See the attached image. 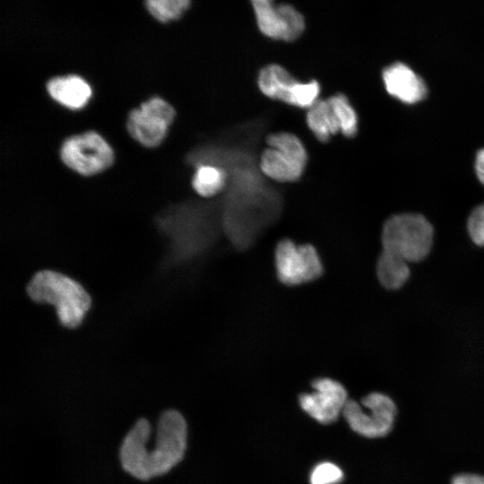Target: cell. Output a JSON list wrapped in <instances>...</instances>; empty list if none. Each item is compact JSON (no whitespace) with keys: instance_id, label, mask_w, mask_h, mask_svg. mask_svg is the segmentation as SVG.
I'll list each match as a JSON object with an SVG mask.
<instances>
[{"instance_id":"cell-1","label":"cell","mask_w":484,"mask_h":484,"mask_svg":"<svg viewBox=\"0 0 484 484\" xmlns=\"http://www.w3.org/2000/svg\"><path fill=\"white\" fill-rule=\"evenodd\" d=\"M146 419L138 420L125 436L120 449L123 468L140 480L168 472L182 459L186 447V423L176 411L164 412L157 425L151 446L144 444Z\"/></svg>"},{"instance_id":"cell-2","label":"cell","mask_w":484,"mask_h":484,"mask_svg":"<svg viewBox=\"0 0 484 484\" xmlns=\"http://www.w3.org/2000/svg\"><path fill=\"white\" fill-rule=\"evenodd\" d=\"M27 290L35 302L54 306L59 322L67 328L77 327L91 305V297L79 282L50 270L37 272Z\"/></svg>"},{"instance_id":"cell-3","label":"cell","mask_w":484,"mask_h":484,"mask_svg":"<svg viewBox=\"0 0 484 484\" xmlns=\"http://www.w3.org/2000/svg\"><path fill=\"white\" fill-rule=\"evenodd\" d=\"M434 229L421 214L399 213L383 225L382 251L394 255L407 263L423 260L430 252Z\"/></svg>"},{"instance_id":"cell-4","label":"cell","mask_w":484,"mask_h":484,"mask_svg":"<svg viewBox=\"0 0 484 484\" xmlns=\"http://www.w3.org/2000/svg\"><path fill=\"white\" fill-rule=\"evenodd\" d=\"M396 414L394 402L381 393L367 394L361 399L360 403L349 400L342 411L350 428L368 438L388 435L393 428Z\"/></svg>"},{"instance_id":"cell-5","label":"cell","mask_w":484,"mask_h":484,"mask_svg":"<svg viewBox=\"0 0 484 484\" xmlns=\"http://www.w3.org/2000/svg\"><path fill=\"white\" fill-rule=\"evenodd\" d=\"M257 85L265 97L299 108L308 109L320 99L321 86L316 80L299 82L277 64L259 71Z\"/></svg>"},{"instance_id":"cell-6","label":"cell","mask_w":484,"mask_h":484,"mask_svg":"<svg viewBox=\"0 0 484 484\" xmlns=\"http://www.w3.org/2000/svg\"><path fill=\"white\" fill-rule=\"evenodd\" d=\"M60 158L72 170L92 176L112 164L114 153L102 136L88 131L67 138L60 148Z\"/></svg>"},{"instance_id":"cell-7","label":"cell","mask_w":484,"mask_h":484,"mask_svg":"<svg viewBox=\"0 0 484 484\" xmlns=\"http://www.w3.org/2000/svg\"><path fill=\"white\" fill-rule=\"evenodd\" d=\"M175 116V109L169 103L161 98L154 97L129 113L127 130L142 145L155 147L164 139Z\"/></svg>"},{"instance_id":"cell-8","label":"cell","mask_w":484,"mask_h":484,"mask_svg":"<svg viewBox=\"0 0 484 484\" xmlns=\"http://www.w3.org/2000/svg\"><path fill=\"white\" fill-rule=\"evenodd\" d=\"M275 266L279 280L286 285H298L317 279L323 266L311 245H298L281 240L275 249Z\"/></svg>"},{"instance_id":"cell-9","label":"cell","mask_w":484,"mask_h":484,"mask_svg":"<svg viewBox=\"0 0 484 484\" xmlns=\"http://www.w3.org/2000/svg\"><path fill=\"white\" fill-rule=\"evenodd\" d=\"M251 4L258 29L267 38L291 42L304 32L305 19L294 6L270 0H254Z\"/></svg>"},{"instance_id":"cell-10","label":"cell","mask_w":484,"mask_h":484,"mask_svg":"<svg viewBox=\"0 0 484 484\" xmlns=\"http://www.w3.org/2000/svg\"><path fill=\"white\" fill-rule=\"evenodd\" d=\"M312 387L314 392L299 396L303 411L322 424L335 421L349 401L344 386L331 378H318Z\"/></svg>"},{"instance_id":"cell-11","label":"cell","mask_w":484,"mask_h":484,"mask_svg":"<svg viewBox=\"0 0 484 484\" xmlns=\"http://www.w3.org/2000/svg\"><path fill=\"white\" fill-rule=\"evenodd\" d=\"M383 82L388 93L402 102L416 103L427 94V87L411 67L395 62L383 70Z\"/></svg>"},{"instance_id":"cell-12","label":"cell","mask_w":484,"mask_h":484,"mask_svg":"<svg viewBox=\"0 0 484 484\" xmlns=\"http://www.w3.org/2000/svg\"><path fill=\"white\" fill-rule=\"evenodd\" d=\"M308 159L288 150L266 147L261 153L259 168L264 175L278 182L289 183L299 179Z\"/></svg>"},{"instance_id":"cell-13","label":"cell","mask_w":484,"mask_h":484,"mask_svg":"<svg viewBox=\"0 0 484 484\" xmlns=\"http://www.w3.org/2000/svg\"><path fill=\"white\" fill-rule=\"evenodd\" d=\"M49 95L69 108H81L91 96L90 85L77 75L57 76L47 83Z\"/></svg>"},{"instance_id":"cell-14","label":"cell","mask_w":484,"mask_h":484,"mask_svg":"<svg viewBox=\"0 0 484 484\" xmlns=\"http://www.w3.org/2000/svg\"><path fill=\"white\" fill-rule=\"evenodd\" d=\"M306 122L309 130L321 143L328 142L340 132L336 117L327 99H320L307 109Z\"/></svg>"},{"instance_id":"cell-15","label":"cell","mask_w":484,"mask_h":484,"mask_svg":"<svg viewBox=\"0 0 484 484\" xmlns=\"http://www.w3.org/2000/svg\"><path fill=\"white\" fill-rule=\"evenodd\" d=\"M376 274L385 288L398 290L410 277L409 263L394 255L382 251L376 264Z\"/></svg>"},{"instance_id":"cell-16","label":"cell","mask_w":484,"mask_h":484,"mask_svg":"<svg viewBox=\"0 0 484 484\" xmlns=\"http://www.w3.org/2000/svg\"><path fill=\"white\" fill-rule=\"evenodd\" d=\"M227 180L228 174L223 168L215 165H201L194 174L192 185L198 194L211 197L222 191Z\"/></svg>"},{"instance_id":"cell-17","label":"cell","mask_w":484,"mask_h":484,"mask_svg":"<svg viewBox=\"0 0 484 484\" xmlns=\"http://www.w3.org/2000/svg\"><path fill=\"white\" fill-rule=\"evenodd\" d=\"M327 99L336 117L340 132L346 137H353L358 132L359 118L347 96L336 93Z\"/></svg>"},{"instance_id":"cell-18","label":"cell","mask_w":484,"mask_h":484,"mask_svg":"<svg viewBox=\"0 0 484 484\" xmlns=\"http://www.w3.org/2000/svg\"><path fill=\"white\" fill-rule=\"evenodd\" d=\"M146 8L158 21L167 22L178 19L190 6L188 0H148Z\"/></svg>"},{"instance_id":"cell-19","label":"cell","mask_w":484,"mask_h":484,"mask_svg":"<svg viewBox=\"0 0 484 484\" xmlns=\"http://www.w3.org/2000/svg\"><path fill=\"white\" fill-rule=\"evenodd\" d=\"M343 478V472L333 462H324L317 464L310 475V484H336Z\"/></svg>"},{"instance_id":"cell-20","label":"cell","mask_w":484,"mask_h":484,"mask_svg":"<svg viewBox=\"0 0 484 484\" xmlns=\"http://www.w3.org/2000/svg\"><path fill=\"white\" fill-rule=\"evenodd\" d=\"M470 238L479 246H484V203L475 207L467 220Z\"/></svg>"},{"instance_id":"cell-21","label":"cell","mask_w":484,"mask_h":484,"mask_svg":"<svg viewBox=\"0 0 484 484\" xmlns=\"http://www.w3.org/2000/svg\"><path fill=\"white\" fill-rule=\"evenodd\" d=\"M451 484H484V476L476 473H460L453 477Z\"/></svg>"},{"instance_id":"cell-22","label":"cell","mask_w":484,"mask_h":484,"mask_svg":"<svg viewBox=\"0 0 484 484\" xmlns=\"http://www.w3.org/2000/svg\"><path fill=\"white\" fill-rule=\"evenodd\" d=\"M475 170L479 180L484 185V148L476 155Z\"/></svg>"}]
</instances>
